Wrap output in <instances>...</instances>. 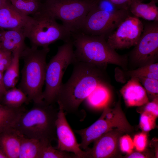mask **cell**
<instances>
[{
  "label": "cell",
  "mask_w": 158,
  "mask_h": 158,
  "mask_svg": "<svg viewBox=\"0 0 158 158\" xmlns=\"http://www.w3.org/2000/svg\"><path fill=\"white\" fill-rule=\"evenodd\" d=\"M130 15L129 11L125 9L111 12L93 7L87 16L79 32L105 37L114 30Z\"/></svg>",
  "instance_id": "9"
},
{
  "label": "cell",
  "mask_w": 158,
  "mask_h": 158,
  "mask_svg": "<svg viewBox=\"0 0 158 158\" xmlns=\"http://www.w3.org/2000/svg\"><path fill=\"white\" fill-rule=\"evenodd\" d=\"M12 56L6 57L0 61V70L3 73L5 71L9 66L11 61Z\"/></svg>",
  "instance_id": "34"
},
{
  "label": "cell",
  "mask_w": 158,
  "mask_h": 158,
  "mask_svg": "<svg viewBox=\"0 0 158 158\" xmlns=\"http://www.w3.org/2000/svg\"><path fill=\"white\" fill-rule=\"evenodd\" d=\"M40 141L23 136L20 146L18 158H39Z\"/></svg>",
  "instance_id": "22"
},
{
  "label": "cell",
  "mask_w": 158,
  "mask_h": 158,
  "mask_svg": "<svg viewBox=\"0 0 158 158\" xmlns=\"http://www.w3.org/2000/svg\"><path fill=\"white\" fill-rule=\"evenodd\" d=\"M33 103L31 109L22 113L14 127L28 138L51 142L57 140L56 121L59 109L44 100Z\"/></svg>",
  "instance_id": "3"
},
{
  "label": "cell",
  "mask_w": 158,
  "mask_h": 158,
  "mask_svg": "<svg viewBox=\"0 0 158 158\" xmlns=\"http://www.w3.org/2000/svg\"><path fill=\"white\" fill-rule=\"evenodd\" d=\"M132 129L121 109L120 101L111 108L108 105L104 108L100 117L90 126L85 128L75 130L80 137V147L86 151L90 144L103 134L113 130L123 133H129Z\"/></svg>",
  "instance_id": "7"
},
{
  "label": "cell",
  "mask_w": 158,
  "mask_h": 158,
  "mask_svg": "<svg viewBox=\"0 0 158 158\" xmlns=\"http://www.w3.org/2000/svg\"><path fill=\"white\" fill-rule=\"evenodd\" d=\"M119 9L128 10L132 0H109Z\"/></svg>",
  "instance_id": "33"
},
{
  "label": "cell",
  "mask_w": 158,
  "mask_h": 158,
  "mask_svg": "<svg viewBox=\"0 0 158 158\" xmlns=\"http://www.w3.org/2000/svg\"><path fill=\"white\" fill-rule=\"evenodd\" d=\"M143 111L148 112L156 117L158 116V97L153 99L151 102H149L145 105Z\"/></svg>",
  "instance_id": "32"
},
{
  "label": "cell",
  "mask_w": 158,
  "mask_h": 158,
  "mask_svg": "<svg viewBox=\"0 0 158 158\" xmlns=\"http://www.w3.org/2000/svg\"><path fill=\"white\" fill-rule=\"evenodd\" d=\"M56 121L57 145L56 148L73 153L77 158H85L86 151L81 150L73 131L66 119L63 109L59 106Z\"/></svg>",
  "instance_id": "12"
},
{
  "label": "cell",
  "mask_w": 158,
  "mask_h": 158,
  "mask_svg": "<svg viewBox=\"0 0 158 158\" xmlns=\"http://www.w3.org/2000/svg\"><path fill=\"white\" fill-rule=\"evenodd\" d=\"M26 110L22 106L13 108L0 103V133L14 127L20 116Z\"/></svg>",
  "instance_id": "19"
},
{
  "label": "cell",
  "mask_w": 158,
  "mask_h": 158,
  "mask_svg": "<svg viewBox=\"0 0 158 158\" xmlns=\"http://www.w3.org/2000/svg\"><path fill=\"white\" fill-rule=\"evenodd\" d=\"M127 73L131 77H142L158 80V63L145 65Z\"/></svg>",
  "instance_id": "26"
},
{
  "label": "cell",
  "mask_w": 158,
  "mask_h": 158,
  "mask_svg": "<svg viewBox=\"0 0 158 158\" xmlns=\"http://www.w3.org/2000/svg\"><path fill=\"white\" fill-rule=\"evenodd\" d=\"M0 158H7L6 155L0 147Z\"/></svg>",
  "instance_id": "39"
},
{
  "label": "cell",
  "mask_w": 158,
  "mask_h": 158,
  "mask_svg": "<svg viewBox=\"0 0 158 158\" xmlns=\"http://www.w3.org/2000/svg\"><path fill=\"white\" fill-rule=\"evenodd\" d=\"M122 132L118 130L109 131L95 140L93 146L86 151L85 158H110L116 153L118 140Z\"/></svg>",
  "instance_id": "13"
},
{
  "label": "cell",
  "mask_w": 158,
  "mask_h": 158,
  "mask_svg": "<svg viewBox=\"0 0 158 158\" xmlns=\"http://www.w3.org/2000/svg\"><path fill=\"white\" fill-rule=\"evenodd\" d=\"M33 15L23 29L31 47H48L58 40L66 42L71 40V32L48 12L42 9Z\"/></svg>",
  "instance_id": "5"
},
{
  "label": "cell",
  "mask_w": 158,
  "mask_h": 158,
  "mask_svg": "<svg viewBox=\"0 0 158 158\" xmlns=\"http://www.w3.org/2000/svg\"><path fill=\"white\" fill-rule=\"evenodd\" d=\"M26 37L23 30H0V48L12 53L17 51L22 52L26 47Z\"/></svg>",
  "instance_id": "17"
},
{
  "label": "cell",
  "mask_w": 158,
  "mask_h": 158,
  "mask_svg": "<svg viewBox=\"0 0 158 158\" xmlns=\"http://www.w3.org/2000/svg\"><path fill=\"white\" fill-rule=\"evenodd\" d=\"M8 0H0V8L6 3Z\"/></svg>",
  "instance_id": "40"
},
{
  "label": "cell",
  "mask_w": 158,
  "mask_h": 158,
  "mask_svg": "<svg viewBox=\"0 0 158 158\" xmlns=\"http://www.w3.org/2000/svg\"><path fill=\"white\" fill-rule=\"evenodd\" d=\"M95 0H46L42 9L59 19L72 33L80 32Z\"/></svg>",
  "instance_id": "8"
},
{
  "label": "cell",
  "mask_w": 158,
  "mask_h": 158,
  "mask_svg": "<svg viewBox=\"0 0 158 158\" xmlns=\"http://www.w3.org/2000/svg\"><path fill=\"white\" fill-rule=\"evenodd\" d=\"M157 118L151 114L143 111L140 118V125L141 128L145 132L150 131L154 129L155 126Z\"/></svg>",
  "instance_id": "28"
},
{
  "label": "cell",
  "mask_w": 158,
  "mask_h": 158,
  "mask_svg": "<svg viewBox=\"0 0 158 158\" xmlns=\"http://www.w3.org/2000/svg\"><path fill=\"white\" fill-rule=\"evenodd\" d=\"M73 47L71 39L64 42L58 47L56 54L47 63L43 97V100L48 104H53L56 102L63 84L64 74L68 66L75 61Z\"/></svg>",
  "instance_id": "6"
},
{
  "label": "cell",
  "mask_w": 158,
  "mask_h": 158,
  "mask_svg": "<svg viewBox=\"0 0 158 158\" xmlns=\"http://www.w3.org/2000/svg\"><path fill=\"white\" fill-rule=\"evenodd\" d=\"M144 27L139 18L130 15L115 30L105 37L108 44L114 50L128 48L136 44Z\"/></svg>",
  "instance_id": "11"
},
{
  "label": "cell",
  "mask_w": 158,
  "mask_h": 158,
  "mask_svg": "<svg viewBox=\"0 0 158 158\" xmlns=\"http://www.w3.org/2000/svg\"><path fill=\"white\" fill-rule=\"evenodd\" d=\"M142 0H132L128 10L133 16L148 21H158V8L153 1L147 3Z\"/></svg>",
  "instance_id": "18"
},
{
  "label": "cell",
  "mask_w": 158,
  "mask_h": 158,
  "mask_svg": "<svg viewBox=\"0 0 158 158\" xmlns=\"http://www.w3.org/2000/svg\"><path fill=\"white\" fill-rule=\"evenodd\" d=\"M111 97L110 90L105 81L100 83L85 100L93 107L104 108L108 106Z\"/></svg>",
  "instance_id": "20"
},
{
  "label": "cell",
  "mask_w": 158,
  "mask_h": 158,
  "mask_svg": "<svg viewBox=\"0 0 158 158\" xmlns=\"http://www.w3.org/2000/svg\"><path fill=\"white\" fill-rule=\"evenodd\" d=\"M119 140L120 149L122 152L128 154L132 152L134 146L133 140L129 135L121 136Z\"/></svg>",
  "instance_id": "29"
},
{
  "label": "cell",
  "mask_w": 158,
  "mask_h": 158,
  "mask_svg": "<svg viewBox=\"0 0 158 158\" xmlns=\"http://www.w3.org/2000/svg\"><path fill=\"white\" fill-rule=\"evenodd\" d=\"M21 52L17 51L12 53L9 66L3 75V83L6 90L15 87L19 78V59Z\"/></svg>",
  "instance_id": "21"
},
{
  "label": "cell",
  "mask_w": 158,
  "mask_h": 158,
  "mask_svg": "<svg viewBox=\"0 0 158 158\" xmlns=\"http://www.w3.org/2000/svg\"><path fill=\"white\" fill-rule=\"evenodd\" d=\"M154 1L156 3L158 2V0H151Z\"/></svg>",
  "instance_id": "41"
},
{
  "label": "cell",
  "mask_w": 158,
  "mask_h": 158,
  "mask_svg": "<svg viewBox=\"0 0 158 158\" xmlns=\"http://www.w3.org/2000/svg\"><path fill=\"white\" fill-rule=\"evenodd\" d=\"M6 91V89L0 85V103L1 102L3 97Z\"/></svg>",
  "instance_id": "37"
},
{
  "label": "cell",
  "mask_w": 158,
  "mask_h": 158,
  "mask_svg": "<svg viewBox=\"0 0 158 158\" xmlns=\"http://www.w3.org/2000/svg\"><path fill=\"white\" fill-rule=\"evenodd\" d=\"M12 55V53L0 48V61L6 57Z\"/></svg>",
  "instance_id": "36"
},
{
  "label": "cell",
  "mask_w": 158,
  "mask_h": 158,
  "mask_svg": "<svg viewBox=\"0 0 158 158\" xmlns=\"http://www.w3.org/2000/svg\"><path fill=\"white\" fill-rule=\"evenodd\" d=\"M31 18L20 12L8 0L0 8V29L23 30Z\"/></svg>",
  "instance_id": "14"
},
{
  "label": "cell",
  "mask_w": 158,
  "mask_h": 158,
  "mask_svg": "<svg viewBox=\"0 0 158 158\" xmlns=\"http://www.w3.org/2000/svg\"><path fill=\"white\" fill-rule=\"evenodd\" d=\"M93 7L109 12H114L120 10L109 0H95Z\"/></svg>",
  "instance_id": "30"
},
{
  "label": "cell",
  "mask_w": 158,
  "mask_h": 158,
  "mask_svg": "<svg viewBox=\"0 0 158 158\" xmlns=\"http://www.w3.org/2000/svg\"><path fill=\"white\" fill-rule=\"evenodd\" d=\"M48 47H27L20 54L24 61L18 88L27 95L29 102L39 103L43 101L42 89L45 83Z\"/></svg>",
  "instance_id": "4"
},
{
  "label": "cell",
  "mask_w": 158,
  "mask_h": 158,
  "mask_svg": "<svg viewBox=\"0 0 158 158\" xmlns=\"http://www.w3.org/2000/svg\"><path fill=\"white\" fill-rule=\"evenodd\" d=\"M18 11L26 16L33 15L41 11L43 4L40 0H9Z\"/></svg>",
  "instance_id": "24"
},
{
  "label": "cell",
  "mask_w": 158,
  "mask_h": 158,
  "mask_svg": "<svg viewBox=\"0 0 158 158\" xmlns=\"http://www.w3.org/2000/svg\"><path fill=\"white\" fill-rule=\"evenodd\" d=\"M75 61L105 67L108 64L127 68V58L118 54L107 42L104 36L88 35L81 32L71 34Z\"/></svg>",
  "instance_id": "2"
},
{
  "label": "cell",
  "mask_w": 158,
  "mask_h": 158,
  "mask_svg": "<svg viewBox=\"0 0 158 158\" xmlns=\"http://www.w3.org/2000/svg\"><path fill=\"white\" fill-rule=\"evenodd\" d=\"M3 73L0 70V85L2 87L5 88L3 83Z\"/></svg>",
  "instance_id": "38"
},
{
  "label": "cell",
  "mask_w": 158,
  "mask_h": 158,
  "mask_svg": "<svg viewBox=\"0 0 158 158\" xmlns=\"http://www.w3.org/2000/svg\"><path fill=\"white\" fill-rule=\"evenodd\" d=\"M127 157V158H143L146 157V156L140 152H132L131 153L129 154Z\"/></svg>",
  "instance_id": "35"
},
{
  "label": "cell",
  "mask_w": 158,
  "mask_h": 158,
  "mask_svg": "<svg viewBox=\"0 0 158 158\" xmlns=\"http://www.w3.org/2000/svg\"><path fill=\"white\" fill-rule=\"evenodd\" d=\"M2 104L13 108H18L29 102L27 95L21 89L15 87L6 90L2 99Z\"/></svg>",
  "instance_id": "23"
},
{
  "label": "cell",
  "mask_w": 158,
  "mask_h": 158,
  "mask_svg": "<svg viewBox=\"0 0 158 158\" xmlns=\"http://www.w3.org/2000/svg\"><path fill=\"white\" fill-rule=\"evenodd\" d=\"M70 78L63 84L56 100L64 111L77 114L80 104L101 83L105 82L104 67L75 61Z\"/></svg>",
  "instance_id": "1"
},
{
  "label": "cell",
  "mask_w": 158,
  "mask_h": 158,
  "mask_svg": "<svg viewBox=\"0 0 158 158\" xmlns=\"http://www.w3.org/2000/svg\"><path fill=\"white\" fill-rule=\"evenodd\" d=\"M40 142L39 158H77L73 153H70L54 147L51 142L44 141Z\"/></svg>",
  "instance_id": "25"
},
{
  "label": "cell",
  "mask_w": 158,
  "mask_h": 158,
  "mask_svg": "<svg viewBox=\"0 0 158 158\" xmlns=\"http://www.w3.org/2000/svg\"><path fill=\"white\" fill-rule=\"evenodd\" d=\"M158 56V21L144 25L143 31L132 51L130 59L140 67L154 63Z\"/></svg>",
  "instance_id": "10"
},
{
  "label": "cell",
  "mask_w": 158,
  "mask_h": 158,
  "mask_svg": "<svg viewBox=\"0 0 158 158\" xmlns=\"http://www.w3.org/2000/svg\"><path fill=\"white\" fill-rule=\"evenodd\" d=\"M120 91L128 107L142 106L149 102L145 90L137 77H131Z\"/></svg>",
  "instance_id": "15"
},
{
  "label": "cell",
  "mask_w": 158,
  "mask_h": 158,
  "mask_svg": "<svg viewBox=\"0 0 158 158\" xmlns=\"http://www.w3.org/2000/svg\"><path fill=\"white\" fill-rule=\"evenodd\" d=\"M146 92L154 97H158V80L145 77H137Z\"/></svg>",
  "instance_id": "27"
},
{
  "label": "cell",
  "mask_w": 158,
  "mask_h": 158,
  "mask_svg": "<svg viewBox=\"0 0 158 158\" xmlns=\"http://www.w3.org/2000/svg\"><path fill=\"white\" fill-rule=\"evenodd\" d=\"M134 147L139 152L144 151L147 145V137L145 132L135 135L133 140Z\"/></svg>",
  "instance_id": "31"
},
{
  "label": "cell",
  "mask_w": 158,
  "mask_h": 158,
  "mask_svg": "<svg viewBox=\"0 0 158 158\" xmlns=\"http://www.w3.org/2000/svg\"><path fill=\"white\" fill-rule=\"evenodd\" d=\"M23 136L14 127L0 133V147L7 158H18L21 140Z\"/></svg>",
  "instance_id": "16"
}]
</instances>
